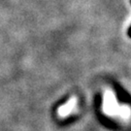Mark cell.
<instances>
[{
  "label": "cell",
  "mask_w": 131,
  "mask_h": 131,
  "mask_svg": "<svg viewBox=\"0 0 131 131\" xmlns=\"http://www.w3.org/2000/svg\"><path fill=\"white\" fill-rule=\"evenodd\" d=\"M75 105H76V100L73 99V100H71L68 104H66V105L63 106V107H61L60 110L58 111V114L60 115L61 117H64V116L68 115V114L73 110V108H74Z\"/></svg>",
  "instance_id": "obj_1"
}]
</instances>
